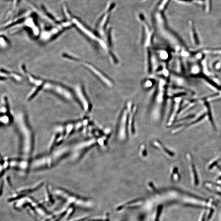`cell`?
<instances>
[{
	"instance_id": "6da1fadb",
	"label": "cell",
	"mask_w": 221,
	"mask_h": 221,
	"mask_svg": "<svg viewBox=\"0 0 221 221\" xmlns=\"http://www.w3.org/2000/svg\"><path fill=\"white\" fill-rule=\"evenodd\" d=\"M73 146V144L66 145L52 150L49 154L37 157L32 162V168L41 170L51 168L64 158L71 156Z\"/></svg>"
},
{
	"instance_id": "7a4b0ae2",
	"label": "cell",
	"mask_w": 221,
	"mask_h": 221,
	"mask_svg": "<svg viewBox=\"0 0 221 221\" xmlns=\"http://www.w3.org/2000/svg\"><path fill=\"white\" fill-rule=\"evenodd\" d=\"M87 119H83L59 125L55 128L54 135L50 140L48 148L50 151L57 148L64 140L76 132L83 129L88 125Z\"/></svg>"
},
{
	"instance_id": "3957f363",
	"label": "cell",
	"mask_w": 221,
	"mask_h": 221,
	"mask_svg": "<svg viewBox=\"0 0 221 221\" xmlns=\"http://www.w3.org/2000/svg\"><path fill=\"white\" fill-rule=\"evenodd\" d=\"M54 193L59 197L64 199L67 202L70 203H74L76 205L85 207H90L91 206V203L87 200L81 198L64 190L57 189L55 191Z\"/></svg>"
},
{
	"instance_id": "277c9868",
	"label": "cell",
	"mask_w": 221,
	"mask_h": 221,
	"mask_svg": "<svg viewBox=\"0 0 221 221\" xmlns=\"http://www.w3.org/2000/svg\"><path fill=\"white\" fill-rule=\"evenodd\" d=\"M187 25L189 30L190 38L192 44L195 47H199L201 45V42L199 39L198 34L195 28L194 23L192 20L188 21Z\"/></svg>"
},
{
	"instance_id": "5b68a950",
	"label": "cell",
	"mask_w": 221,
	"mask_h": 221,
	"mask_svg": "<svg viewBox=\"0 0 221 221\" xmlns=\"http://www.w3.org/2000/svg\"><path fill=\"white\" fill-rule=\"evenodd\" d=\"M85 65L89 69L91 70V71L94 73L95 74L98 76L99 78H100V79L106 85L108 86H112L113 84L112 83V82L110 80H109V79H108L107 77H106V76L105 75H103L102 73L100 71H99V70L96 69V68L94 67L93 66L89 65L88 63H84Z\"/></svg>"
},
{
	"instance_id": "8992f818",
	"label": "cell",
	"mask_w": 221,
	"mask_h": 221,
	"mask_svg": "<svg viewBox=\"0 0 221 221\" xmlns=\"http://www.w3.org/2000/svg\"><path fill=\"white\" fill-rule=\"evenodd\" d=\"M204 12L206 14L210 13L212 9V0H202Z\"/></svg>"
},
{
	"instance_id": "52a82bcc",
	"label": "cell",
	"mask_w": 221,
	"mask_h": 221,
	"mask_svg": "<svg viewBox=\"0 0 221 221\" xmlns=\"http://www.w3.org/2000/svg\"><path fill=\"white\" fill-rule=\"evenodd\" d=\"M178 2L185 3H194L198 5H203L202 0H176Z\"/></svg>"
},
{
	"instance_id": "ba28073f",
	"label": "cell",
	"mask_w": 221,
	"mask_h": 221,
	"mask_svg": "<svg viewBox=\"0 0 221 221\" xmlns=\"http://www.w3.org/2000/svg\"><path fill=\"white\" fill-rule=\"evenodd\" d=\"M205 105L206 106L207 109H208V115H209V119H210V122H211L212 124L213 127L215 128V126H214L213 121L212 117V114L211 113V111H210V105H209V103L207 102H205Z\"/></svg>"
},
{
	"instance_id": "9c48e42d",
	"label": "cell",
	"mask_w": 221,
	"mask_h": 221,
	"mask_svg": "<svg viewBox=\"0 0 221 221\" xmlns=\"http://www.w3.org/2000/svg\"></svg>"
}]
</instances>
